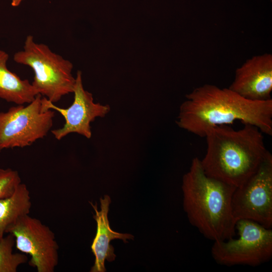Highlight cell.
Listing matches in <instances>:
<instances>
[{
  "label": "cell",
  "mask_w": 272,
  "mask_h": 272,
  "mask_svg": "<svg viewBox=\"0 0 272 272\" xmlns=\"http://www.w3.org/2000/svg\"><path fill=\"white\" fill-rule=\"evenodd\" d=\"M185 97L176 122L189 132L205 138L209 129L239 120L272 135V99L250 100L228 88L222 89L211 84L195 88Z\"/></svg>",
  "instance_id": "cell-1"
},
{
  "label": "cell",
  "mask_w": 272,
  "mask_h": 272,
  "mask_svg": "<svg viewBox=\"0 0 272 272\" xmlns=\"http://www.w3.org/2000/svg\"><path fill=\"white\" fill-rule=\"evenodd\" d=\"M243 125L239 130L227 125L209 129L206 154L200 160L207 175L236 187L255 172L269 153L263 133L253 125Z\"/></svg>",
  "instance_id": "cell-2"
},
{
  "label": "cell",
  "mask_w": 272,
  "mask_h": 272,
  "mask_svg": "<svg viewBox=\"0 0 272 272\" xmlns=\"http://www.w3.org/2000/svg\"><path fill=\"white\" fill-rule=\"evenodd\" d=\"M236 187L207 175L194 157L183 175V208L189 223L214 242L234 237L236 220L232 199Z\"/></svg>",
  "instance_id": "cell-3"
},
{
  "label": "cell",
  "mask_w": 272,
  "mask_h": 272,
  "mask_svg": "<svg viewBox=\"0 0 272 272\" xmlns=\"http://www.w3.org/2000/svg\"><path fill=\"white\" fill-rule=\"evenodd\" d=\"M13 59L33 70L32 85L50 102L54 103L73 93L76 78L72 74V63L52 51L47 45L35 42L32 35L27 36L23 49L15 53Z\"/></svg>",
  "instance_id": "cell-4"
},
{
  "label": "cell",
  "mask_w": 272,
  "mask_h": 272,
  "mask_svg": "<svg viewBox=\"0 0 272 272\" xmlns=\"http://www.w3.org/2000/svg\"><path fill=\"white\" fill-rule=\"evenodd\" d=\"M236 230L238 237L214 242L211 254L221 265L256 266L269 261L272 256V230L254 221L238 220Z\"/></svg>",
  "instance_id": "cell-5"
},
{
  "label": "cell",
  "mask_w": 272,
  "mask_h": 272,
  "mask_svg": "<svg viewBox=\"0 0 272 272\" xmlns=\"http://www.w3.org/2000/svg\"><path fill=\"white\" fill-rule=\"evenodd\" d=\"M54 111L46 107L38 94L26 106L18 105L0 112V151L30 146L47 134Z\"/></svg>",
  "instance_id": "cell-6"
},
{
  "label": "cell",
  "mask_w": 272,
  "mask_h": 272,
  "mask_svg": "<svg viewBox=\"0 0 272 272\" xmlns=\"http://www.w3.org/2000/svg\"><path fill=\"white\" fill-rule=\"evenodd\" d=\"M233 216L272 227V155L269 152L257 170L236 187L232 199Z\"/></svg>",
  "instance_id": "cell-7"
},
{
  "label": "cell",
  "mask_w": 272,
  "mask_h": 272,
  "mask_svg": "<svg viewBox=\"0 0 272 272\" xmlns=\"http://www.w3.org/2000/svg\"><path fill=\"white\" fill-rule=\"evenodd\" d=\"M15 237L17 249L29 254V264L38 272H54L58 263L59 246L47 225L29 214L21 217L6 230Z\"/></svg>",
  "instance_id": "cell-8"
},
{
  "label": "cell",
  "mask_w": 272,
  "mask_h": 272,
  "mask_svg": "<svg viewBox=\"0 0 272 272\" xmlns=\"http://www.w3.org/2000/svg\"><path fill=\"white\" fill-rule=\"evenodd\" d=\"M73 93V102L67 108L58 107L43 96L46 107L57 111L65 120L62 127L51 130L57 140L71 133H77L87 139L91 138V122L97 117L105 116L110 111L109 105L95 103L92 94L84 89L80 71L77 73Z\"/></svg>",
  "instance_id": "cell-9"
},
{
  "label": "cell",
  "mask_w": 272,
  "mask_h": 272,
  "mask_svg": "<svg viewBox=\"0 0 272 272\" xmlns=\"http://www.w3.org/2000/svg\"><path fill=\"white\" fill-rule=\"evenodd\" d=\"M228 88L248 100L271 99L272 55L265 53L247 59L236 70Z\"/></svg>",
  "instance_id": "cell-10"
},
{
  "label": "cell",
  "mask_w": 272,
  "mask_h": 272,
  "mask_svg": "<svg viewBox=\"0 0 272 272\" xmlns=\"http://www.w3.org/2000/svg\"><path fill=\"white\" fill-rule=\"evenodd\" d=\"M100 210L98 211L97 204L90 202L95 211L93 218L97 223L96 235L91 246V251L95 256V261L91 272H105V261L109 262L114 260L116 255L114 253V248L110 244L113 239L122 240L125 243L127 239H132L133 236L130 234L120 233L114 231L110 228L108 219L109 207L111 199L109 195H105L100 198Z\"/></svg>",
  "instance_id": "cell-11"
},
{
  "label": "cell",
  "mask_w": 272,
  "mask_h": 272,
  "mask_svg": "<svg viewBox=\"0 0 272 272\" xmlns=\"http://www.w3.org/2000/svg\"><path fill=\"white\" fill-rule=\"evenodd\" d=\"M8 54L0 50V98L18 105L28 104L39 94L28 80L8 69Z\"/></svg>",
  "instance_id": "cell-12"
},
{
  "label": "cell",
  "mask_w": 272,
  "mask_h": 272,
  "mask_svg": "<svg viewBox=\"0 0 272 272\" xmlns=\"http://www.w3.org/2000/svg\"><path fill=\"white\" fill-rule=\"evenodd\" d=\"M32 207L30 191L21 183L10 196L0 199V239L21 217L29 214Z\"/></svg>",
  "instance_id": "cell-13"
},
{
  "label": "cell",
  "mask_w": 272,
  "mask_h": 272,
  "mask_svg": "<svg viewBox=\"0 0 272 272\" xmlns=\"http://www.w3.org/2000/svg\"><path fill=\"white\" fill-rule=\"evenodd\" d=\"M15 237L11 233L0 239V272H16L18 267L28 261L25 253H13Z\"/></svg>",
  "instance_id": "cell-14"
},
{
  "label": "cell",
  "mask_w": 272,
  "mask_h": 272,
  "mask_svg": "<svg viewBox=\"0 0 272 272\" xmlns=\"http://www.w3.org/2000/svg\"><path fill=\"white\" fill-rule=\"evenodd\" d=\"M21 183L19 173L10 168L0 169V199L11 196Z\"/></svg>",
  "instance_id": "cell-15"
},
{
  "label": "cell",
  "mask_w": 272,
  "mask_h": 272,
  "mask_svg": "<svg viewBox=\"0 0 272 272\" xmlns=\"http://www.w3.org/2000/svg\"><path fill=\"white\" fill-rule=\"evenodd\" d=\"M24 0H11V5L16 7L19 6Z\"/></svg>",
  "instance_id": "cell-16"
}]
</instances>
